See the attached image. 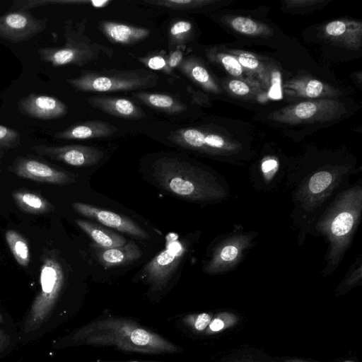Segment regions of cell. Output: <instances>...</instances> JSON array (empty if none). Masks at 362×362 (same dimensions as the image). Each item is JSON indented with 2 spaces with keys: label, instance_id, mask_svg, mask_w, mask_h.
Listing matches in <instances>:
<instances>
[{
  "label": "cell",
  "instance_id": "1",
  "mask_svg": "<svg viewBox=\"0 0 362 362\" xmlns=\"http://www.w3.org/2000/svg\"><path fill=\"white\" fill-rule=\"evenodd\" d=\"M51 345L56 350L92 346L148 354H177L182 351L179 346L136 322L114 315L95 319L56 338Z\"/></svg>",
  "mask_w": 362,
  "mask_h": 362
},
{
  "label": "cell",
  "instance_id": "2",
  "mask_svg": "<svg viewBox=\"0 0 362 362\" xmlns=\"http://www.w3.org/2000/svg\"><path fill=\"white\" fill-rule=\"evenodd\" d=\"M151 175L159 187L189 202L214 201L223 193L210 173L178 156L158 158L153 163Z\"/></svg>",
  "mask_w": 362,
  "mask_h": 362
},
{
  "label": "cell",
  "instance_id": "3",
  "mask_svg": "<svg viewBox=\"0 0 362 362\" xmlns=\"http://www.w3.org/2000/svg\"><path fill=\"white\" fill-rule=\"evenodd\" d=\"M83 22L75 23L67 20L64 25L65 43L61 47H45L38 49L40 59L53 66L68 64L83 66L95 61L102 55L111 57L112 49L92 42L84 34Z\"/></svg>",
  "mask_w": 362,
  "mask_h": 362
},
{
  "label": "cell",
  "instance_id": "4",
  "mask_svg": "<svg viewBox=\"0 0 362 362\" xmlns=\"http://www.w3.org/2000/svg\"><path fill=\"white\" fill-rule=\"evenodd\" d=\"M158 76L144 70L83 71L66 79L74 89L81 92H117L147 89L156 86Z\"/></svg>",
  "mask_w": 362,
  "mask_h": 362
},
{
  "label": "cell",
  "instance_id": "5",
  "mask_svg": "<svg viewBox=\"0 0 362 362\" xmlns=\"http://www.w3.org/2000/svg\"><path fill=\"white\" fill-rule=\"evenodd\" d=\"M361 197L357 199L356 194L348 193L344 196L334 213L331 215L327 232L330 243L329 257L330 264L334 267L339 262L341 254L348 245L352 232L356 226L361 211Z\"/></svg>",
  "mask_w": 362,
  "mask_h": 362
},
{
  "label": "cell",
  "instance_id": "6",
  "mask_svg": "<svg viewBox=\"0 0 362 362\" xmlns=\"http://www.w3.org/2000/svg\"><path fill=\"white\" fill-rule=\"evenodd\" d=\"M171 235L172 239L168 240L165 248L141 270V279L151 291H160L167 286L187 254L188 245L175 238L174 234Z\"/></svg>",
  "mask_w": 362,
  "mask_h": 362
},
{
  "label": "cell",
  "instance_id": "7",
  "mask_svg": "<svg viewBox=\"0 0 362 362\" xmlns=\"http://www.w3.org/2000/svg\"><path fill=\"white\" fill-rule=\"evenodd\" d=\"M47 18H37L27 10H16L0 16V38L20 43L44 31Z\"/></svg>",
  "mask_w": 362,
  "mask_h": 362
},
{
  "label": "cell",
  "instance_id": "8",
  "mask_svg": "<svg viewBox=\"0 0 362 362\" xmlns=\"http://www.w3.org/2000/svg\"><path fill=\"white\" fill-rule=\"evenodd\" d=\"M339 110L335 101H304L273 112L272 119L288 124L328 120Z\"/></svg>",
  "mask_w": 362,
  "mask_h": 362
},
{
  "label": "cell",
  "instance_id": "9",
  "mask_svg": "<svg viewBox=\"0 0 362 362\" xmlns=\"http://www.w3.org/2000/svg\"><path fill=\"white\" fill-rule=\"evenodd\" d=\"M32 149L38 155L76 167H90L98 164L104 151L95 146L80 144L52 146L36 145Z\"/></svg>",
  "mask_w": 362,
  "mask_h": 362
},
{
  "label": "cell",
  "instance_id": "10",
  "mask_svg": "<svg viewBox=\"0 0 362 362\" xmlns=\"http://www.w3.org/2000/svg\"><path fill=\"white\" fill-rule=\"evenodd\" d=\"M8 170L23 178L60 186L74 183L77 177L71 172L30 158H17Z\"/></svg>",
  "mask_w": 362,
  "mask_h": 362
},
{
  "label": "cell",
  "instance_id": "11",
  "mask_svg": "<svg viewBox=\"0 0 362 362\" xmlns=\"http://www.w3.org/2000/svg\"><path fill=\"white\" fill-rule=\"evenodd\" d=\"M71 206L78 214L136 239L150 238L144 228L129 217L82 202H74Z\"/></svg>",
  "mask_w": 362,
  "mask_h": 362
},
{
  "label": "cell",
  "instance_id": "12",
  "mask_svg": "<svg viewBox=\"0 0 362 362\" xmlns=\"http://www.w3.org/2000/svg\"><path fill=\"white\" fill-rule=\"evenodd\" d=\"M168 138L181 148L201 153H216L228 148L221 136L196 127L178 129L172 132Z\"/></svg>",
  "mask_w": 362,
  "mask_h": 362
},
{
  "label": "cell",
  "instance_id": "13",
  "mask_svg": "<svg viewBox=\"0 0 362 362\" xmlns=\"http://www.w3.org/2000/svg\"><path fill=\"white\" fill-rule=\"evenodd\" d=\"M17 106L23 115L41 120L59 119L68 112L67 106L58 98L35 93L21 98Z\"/></svg>",
  "mask_w": 362,
  "mask_h": 362
},
{
  "label": "cell",
  "instance_id": "14",
  "mask_svg": "<svg viewBox=\"0 0 362 362\" xmlns=\"http://www.w3.org/2000/svg\"><path fill=\"white\" fill-rule=\"evenodd\" d=\"M89 105L108 115L127 119L146 117L145 112L132 101L123 98L93 95L87 99Z\"/></svg>",
  "mask_w": 362,
  "mask_h": 362
},
{
  "label": "cell",
  "instance_id": "15",
  "mask_svg": "<svg viewBox=\"0 0 362 362\" xmlns=\"http://www.w3.org/2000/svg\"><path fill=\"white\" fill-rule=\"evenodd\" d=\"M118 131L113 124L102 120H89L74 124L54 134V137L64 140H83L106 138Z\"/></svg>",
  "mask_w": 362,
  "mask_h": 362
},
{
  "label": "cell",
  "instance_id": "16",
  "mask_svg": "<svg viewBox=\"0 0 362 362\" xmlns=\"http://www.w3.org/2000/svg\"><path fill=\"white\" fill-rule=\"evenodd\" d=\"M97 260L106 268L132 264L142 256L140 247L133 241L122 246L103 249L93 246Z\"/></svg>",
  "mask_w": 362,
  "mask_h": 362
},
{
  "label": "cell",
  "instance_id": "17",
  "mask_svg": "<svg viewBox=\"0 0 362 362\" xmlns=\"http://www.w3.org/2000/svg\"><path fill=\"white\" fill-rule=\"evenodd\" d=\"M245 247L243 240H226L219 245L204 267V271L216 274L226 271L238 262Z\"/></svg>",
  "mask_w": 362,
  "mask_h": 362
},
{
  "label": "cell",
  "instance_id": "18",
  "mask_svg": "<svg viewBox=\"0 0 362 362\" xmlns=\"http://www.w3.org/2000/svg\"><path fill=\"white\" fill-rule=\"evenodd\" d=\"M99 28L110 41L127 45L144 40L151 33L146 28L109 21H100Z\"/></svg>",
  "mask_w": 362,
  "mask_h": 362
},
{
  "label": "cell",
  "instance_id": "19",
  "mask_svg": "<svg viewBox=\"0 0 362 362\" xmlns=\"http://www.w3.org/2000/svg\"><path fill=\"white\" fill-rule=\"evenodd\" d=\"M75 223L90 238L95 247L108 249L122 246L127 243L123 235L90 221L76 219Z\"/></svg>",
  "mask_w": 362,
  "mask_h": 362
},
{
  "label": "cell",
  "instance_id": "20",
  "mask_svg": "<svg viewBox=\"0 0 362 362\" xmlns=\"http://www.w3.org/2000/svg\"><path fill=\"white\" fill-rule=\"evenodd\" d=\"M133 95L146 105L168 114H177L187 110L183 103L167 94L137 91Z\"/></svg>",
  "mask_w": 362,
  "mask_h": 362
},
{
  "label": "cell",
  "instance_id": "21",
  "mask_svg": "<svg viewBox=\"0 0 362 362\" xmlns=\"http://www.w3.org/2000/svg\"><path fill=\"white\" fill-rule=\"evenodd\" d=\"M12 197L21 211L31 214H44L54 211V206L41 195L26 189L16 190Z\"/></svg>",
  "mask_w": 362,
  "mask_h": 362
},
{
  "label": "cell",
  "instance_id": "22",
  "mask_svg": "<svg viewBox=\"0 0 362 362\" xmlns=\"http://www.w3.org/2000/svg\"><path fill=\"white\" fill-rule=\"evenodd\" d=\"M177 68L183 74L202 88L210 91L217 90V87L207 69L194 57L183 59Z\"/></svg>",
  "mask_w": 362,
  "mask_h": 362
},
{
  "label": "cell",
  "instance_id": "23",
  "mask_svg": "<svg viewBox=\"0 0 362 362\" xmlns=\"http://www.w3.org/2000/svg\"><path fill=\"white\" fill-rule=\"evenodd\" d=\"M5 238L17 263L22 267H27L30 260V250L27 240L13 230H7Z\"/></svg>",
  "mask_w": 362,
  "mask_h": 362
},
{
  "label": "cell",
  "instance_id": "24",
  "mask_svg": "<svg viewBox=\"0 0 362 362\" xmlns=\"http://www.w3.org/2000/svg\"><path fill=\"white\" fill-rule=\"evenodd\" d=\"M145 3L173 10H192L212 4L214 0H146Z\"/></svg>",
  "mask_w": 362,
  "mask_h": 362
},
{
  "label": "cell",
  "instance_id": "25",
  "mask_svg": "<svg viewBox=\"0 0 362 362\" xmlns=\"http://www.w3.org/2000/svg\"><path fill=\"white\" fill-rule=\"evenodd\" d=\"M238 322V317L233 313L220 312L213 316L210 323L204 334L212 335L218 334L235 325Z\"/></svg>",
  "mask_w": 362,
  "mask_h": 362
},
{
  "label": "cell",
  "instance_id": "26",
  "mask_svg": "<svg viewBox=\"0 0 362 362\" xmlns=\"http://www.w3.org/2000/svg\"><path fill=\"white\" fill-rule=\"evenodd\" d=\"M334 176L327 170H320L309 179L307 189L308 194L316 197L322 195L334 182Z\"/></svg>",
  "mask_w": 362,
  "mask_h": 362
},
{
  "label": "cell",
  "instance_id": "27",
  "mask_svg": "<svg viewBox=\"0 0 362 362\" xmlns=\"http://www.w3.org/2000/svg\"><path fill=\"white\" fill-rule=\"evenodd\" d=\"M21 144V134L16 129L0 124V167L2 158L9 149ZM1 171V168H0Z\"/></svg>",
  "mask_w": 362,
  "mask_h": 362
},
{
  "label": "cell",
  "instance_id": "28",
  "mask_svg": "<svg viewBox=\"0 0 362 362\" xmlns=\"http://www.w3.org/2000/svg\"><path fill=\"white\" fill-rule=\"evenodd\" d=\"M192 30L191 22L179 20L170 28L169 40L170 46H177L185 44L189 37Z\"/></svg>",
  "mask_w": 362,
  "mask_h": 362
},
{
  "label": "cell",
  "instance_id": "29",
  "mask_svg": "<svg viewBox=\"0 0 362 362\" xmlns=\"http://www.w3.org/2000/svg\"><path fill=\"white\" fill-rule=\"evenodd\" d=\"M18 346L16 329L0 328V362Z\"/></svg>",
  "mask_w": 362,
  "mask_h": 362
},
{
  "label": "cell",
  "instance_id": "30",
  "mask_svg": "<svg viewBox=\"0 0 362 362\" xmlns=\"http://www.w3.org/2000/svg\"><path fill=\"white\" fill-rule=\"evenodd\" d=\"M230 24L235 31L246 35H257L264 30L260 24L247 17H235Z\"/></svg>",
  "mask_w": 362,
  "mask_h": 362
},
{
  "label": "cell",
  "instance_id": "31",
  "mask_svg": "<svg viewBox=\"0 0 362 362\" xmlns=\"http://www.w3.org/2000/svg\"><path fill=\"white\" fill-rule=\"evenodd\" d=\"M213 316L211 313L188 314L182 317V322L196 332H204Z\"/></svg>",
  "mask_w": 362,
  "mask_h": 362
},
{
  "label": "cell",
  "instance_id": "32",
  "mask_svg": "<svg viewBox=\"0 0 362 362\" xmlns=\"http://www.w3.org/2000/svg\"><path fill=\"white\" fill-rule=\"evenodd\" d=\"M351 32H354L351 29V23L344 21H333L325 26V33L329 37L339 40L346 38L347 44H350L348 38L351 37Z\"/></svg>",
  "mask_w": 362,
  "mask_h": 362
},
{
  "label": "cell",
  "instance_id": "33",
  "mask_svg": "<svg viewBox=\"0 0 362 362\" xmlns=\"http://www.w3.org/2000/svg\"><path fill=\"white\" fill-rule=\"evenodd\" d=\"M216 57L221 62L226 70L234 76H240L243 73V67L236 57L223 53H218Z\"/></svg>",
  "mask_w": 362,
  "mask_h": 362
},
{
  "label": "cell",
  "instance_id": "34",
  "mask_svg": "<svg viewBox=\"0 0 362 362\" xmlns=\"http://www.w3.org/2000/svg\"><path fill=\"white\" fill-rule=\"evenodd\" d=\"M139 59L151 69L162 71L168 74L173 72L168 66V58L165 59L161 55L141 57Z\"/></svg>",
  "mask_w": 362,
  "mask_h": 362
},
{
  "label": "cell",
  "instance_id": "35",
  "mask_svg": "<svg viewBox=\"0 0 362 362\" xmlns=\"http://www.w3.org/2000/svg\"><path fill=\"white\" fill-rule=\"evenodd\" d=\"M323 91L324 84L317 79H311L307 83L304 88V95L308 98H317L319 97Z\"/></svg>",
  "mask_w": 362,
  "mask_h": 362
},
{
  "label": "cell",
  "instance_id": "36",
  "mask_svg": "<svg viewBox=\"0 0 362 362\" xmlns=\"http://www.w3.org/2000/svg\"><path fill=\"white\" fill-rule=\"evenodd\" d=\"M242 67L250 70H256L259 66L258 59L253 55L247 53H241L236 57Z\"/></svg>",
  "mask_w": 362,
  "mask_h": 362
},
{
  "label": "cell",
  "instance_id": "37",
  "mask_svg": "<svg viewBox=\"0 0 362 362\" xmlns=\"http://www.w3.org/2000/svg\"><path fill=\"white\" fill-rule=\"evenodd\" d=\"M278 162L273 158L264 160L261 165V171L263 177L270 180L277 172Z\"/></svg>",
  "mask_w": 362,
  "mask_h": 362
},
{
  "label": "cell",
  "instance_id": "38",
  "mask_svg": "<svg viewBox=\"0 0 362 362\" xmlns=\"http://www.w3.org/2000/svg\"><path fill=\"white\" fill-rule=\"evenodd\" d=\"M228 88L232 93L237 95H246L250 93V87L240 80H232L228 83Z\"/></svg>",
  "mask_w": 362,
  "mask_h": 362
},
{
  "label": "cell",
  "instance_id": "39",
  "mask_svg": "<svg viewBox=\"0 0 362 362\" xmlns=\"http://www.w3.org/2000/svg\"><path fill=\"white\" fill-rule=\"evenodd\" d=\"M269 97L273 99L281 98V77L280 74L278 71L273 73Z\"/></svg>",
  "mask_w": 362,
  "mask_h": 362
},
{
  "label": "cell",
  "instance_id": "40",
  "mask_svg": "<svg viewBox=\"0 0 362 362\" xmlns=\"http://www.w3.org/2000/svg\"><path fill=\"white\" fill-rule=\"evenodd\" d=\"M183 53L179 49H176L170 53L168 57V66L173 71V69L177 68L183 60Z\"/></svg>",
  "mask_w": 362,
  "mask_h": 362
},
{
  "label": "cell",
  "instance_id": "41",
  "mask_svg": "<svg viewBox=\"0 0 362 362\" xmlns=\"http://www.w3.org/2000/svg\"><path fill=\"white\" fill-rule=\"evenodd\" d=\"M0 328L16 329V325L13 318L1 309H0Z\"/></svg>",
  "mask_w": 362,
  "mask_h": 362
},
{
  "label": "cell",
  "instance_id": "42",
  "mask_svg": "<svg viewBox=\"0 0 362 362\" xmlns=\"http://www.w3.org/2000/svg\"><path fill=\"white\" fill-rule=\"evenodd\" d=\"M86 362H115V361H86ZM117 362V361H116ZM125 362H157V361H125Z\"/></svg>",
  "mask_w": 362,
  "mask_h": 362
},
{
  "label": "cell",
  "instance_id": "43",
  "mask_svg": "<svg viewBox=\"0 0 362 362\" xmlns=\"http://www.w3.org/2000/svg\"><path fill=\"white\" fill-rule=\"evenodd\" d=\"M285 362H313V361L300 360V359H293V360L286 361Z\"/></svg>",
  "mask_w": 362,
  "mask_h": 362
},
{
  "label": "cell",
  "instance_id": "44",
  "mask_svg": "<svg viewBox=\"0 0 362 362\" xmlns=\"http://www.w3.org/2000/svg\"><path fill=\"white\" fill-rule=\"evenodd\" d=\"M344 362H354V361H351V360H348V361H345Z\"/></svg>",
  "mask_w": 362,
  "mask_h": 362
}]
</instances>
